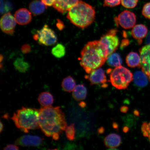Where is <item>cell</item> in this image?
Instances as JSON below:
<instances>
[{
    "label": "cell",
    "mask_w": 150,
    "mask_h": 150,
    "mask_svg": "<svg viewBox=\"0 0 150 150\" xmlns=\"http://www.w3.org/2000/svg\"><path fill=\"white\" fill-rule=\"evenodd\" d=\"M138 0H121L123 6L127 8H133L137 4Z\"/></svg>",
    "instance_id": "27"
},
{
    "label": "cell",
    "mask_w": 150,
    "mask_h": 150,
    "mask_svg": "<svg viewBox=\"0 0 150 150\" xmlns=\"http://www.w3.org/2000/svg\"><path fill=\"white\" fill-rule=\"evenodd\" d=\"M117 31L112 30L101 38L100 42L108 54V56L113 53L119 45V40L116 35Z\"/></svg>",
    "instance_id": "7"
},
{
    "label": "cell",
    "mask_w": 150,
    "mask_h": 150,
    "mask_svg": "<svg viewBox=\"0 0 150 150\" xmlns=\"http://www.w3.org/2000/svg\"><path fill=\"white\" fill-rule=\"evenodd\" d=\"M148 29L144 24H139L135 25L131 30V35L134 39L138 41L141 44L142 39L145 38L148 33Z\"/></svg>",
    "instance_id": "15"
},
{
    "label": "cell",
    "mask_w": 150,
    "mask_h": 150,
    "mask_svg": "<svg viewBox=\"0 0 150 150\" xmlns=\"http://www.w3.org/2000/svg\"><path fill=\"white\" fill-rule=\"evenodd\" d=\"M110 79L112 85L116 88L125 89L133 80V76L130 70L121 65L112 70Z\"/></svg>",
    "instance_id": "5"
},
{
    "label": "cell",
    "mask_w": 150,
    "mask_h": 150,
    "mask_svg": "<svg viewBox=\"0 0 150 150\" xmlns=\"http://www.w3.org/2000/svg\"><path fill=\"white\" fill-rule=\"evenodd\" d=\"M52 55L59 59L64 57L66 53L64 46L61 44H57L52 48Z\"/></svg>",
    "instance_id": "25"
},
{
    "label": "cell",
    "mask_w": 150,
    "mask_h": 150,
    "mask_svg": "<svg viewBox=\"0 0 150 150\" xmlns=\"http://www.w3.org/2000/svg\"><path fill=\"white\" fill-rule=\"evenodd\" d=\"M16 23L14 17L10 13H6L1 18L0 24L1 30L7 34L13 35L14 33Z\"/></svg>",
    "instance_id": "9"
},
{
    "label": "cell",
    "mask_w": 150,
    "mask_h": 150,
    "mask_svg": "<svg viewBox=\"0 0 150 150\" xmlns=\"http://www.w3.org/2000/svg\"><path fill=\"white\" fill-rule=\"evenodd\" d=\"M87 76L86 78L89 81L91 85L102 84L103 87H106L107 78L104 70L102 68H98L92 72Z\"/></svg>",
    "instance_id": "11"
},
{
    "label": "cell",
    "mask_w": 150,
    "mask_h": 150,
    "mask_svg": "<svg viewBox=\"0 0 150 150\" xmlns=\"http://www.w3.org/2000/svg\"><path fill=\"white\" fill-rule=\"evenodd\" d=\"M116 22L124 29H129L134 27L136 22V17L134 13L125 10L115 19Z\"/></svg>",
    "instance_id": "8"
},
{
    "label": "cell",
    "mask_w": 150,
    "mask_h": 150,
    "mask_svg": "<svg viewBox=\"0 0 150 150\" xmlns=\"http://www.w3.org/2000/svg\"><path fill=\"white\" fill-rule=\"evenodd\" d=\"M121 0H104L103 6L104 7H114L120 4Z\"/></svg>",
    "instance_id": "29"
},
{
    "label": "cell",
    "mask_w": 150,
    "mask_h": 150,
    "mask_svg": "<svg viewBox=\"0 0 150 150\" xmlns=\"http://www.w3.org/2000/svg\"><path fill=\"white\" fill-rule=\"evenodd\" d=\"M38 101L41 105L43 106H51L54 101L53 96L52 94L48 92H44L39 95Z\"/></svg>",
    "instance_id": "21"
},
{
    "label": "cell",
    "mask_w": 150,
    "mask_h": 150,
    "mask_svg": "<svg viewBox=\"0 0 150 150\" xmlns=\"http://www.w3.org/2000/svg\"><path fill=\"white\" fill-rule=\"evenodd\" d=\"M79 0H56L53 6L58 12L64 13L78 2Z\"/></svg>",
    "instance_id": "14"
},
{
    "label": "cell",
    "mask_w": 150,
    "mask_h": 150,
    "mask_svg": "<svg viewBox=\"0 0 150 150\" xmlns=\"http://www.w3.org/2000/svg\"><path fill=\"white\" fill-rule=\"evenodd\" d=\"M141 68L143 72L150 67V44H147L139 50Z\"/></svg>",
    "instance_id": "13"
},
{
    "label": "cell",
    "mask_w": 150,
    "mask_h": 150,
    "mask_svg": "<svg viewBox=\"0 0 150 150\" xmlns=\"http://www.w3.org/2000/svg\"><path fill=\"white\" fill-rule=\"evenodd\" d=\"M65 131L66 135L68 140L72 141L75 139L76 130L74 123L71 124L69 126L67 127Z\"/></svg>",
    "instance_id": "26"
},
{
    "label": "cell",
    "mask_w": 150,
    "mask_h": 150,
    "mask_svg": "<svg viewBox=\"0 0 150 150\" xmlns=\"http://www.w3.org/2000/svg\"><path fill=\"white\" fill-rule=\"evenodd\" d=\"M33 38L38 41L39 44L47 46L55 44L57 40L55 33L47 25H45L42 29L38 31L33 35Z\"/></svg>",
    "instance_id": "6"
},
{
    "label": "cell",
    "mask_w": 150,
    "mask_h": 150,
    "mask_svg": "<svg viewBox=\"0 0 150 150\" xmlns=\"http://www.w3.org/2000/svg\"><path fill=\"white\" fill-rule=\"evenodd\" d=\"M12 5L11 2L6 1L4 2V9L3 14L5 13H8L12 8Z\"/></svg>",
    "instance_id": "31"
},
{
    "label": "cell",
    "mask_w": 150,
    "mask_h": 150,
    "mask_svg": "<svg viewBox=\"0 0 150 150\" xmlns=\"http://www.w3.org/2000/svg\"><path fill=\"white\" fill-rule=\"evenodd\" d=\"M39 127L46 136L57 140L67 127L64 113L59 107L44 106L39 109Z\"/></svg>",
    "instance_id": "1"
},
{
    "label": "cell",
    "mask_w": 150,
    "mask_h": 150,
    "mask_svg": "<svg viewBox=\"0 0 150 150\" xmlns=\"http://www.w3.org/2000/svg\"><path fill=\"white\" fill-rule=\"evenodd\" d=\"M146 42L147 44H150V32L148 33L146 39Z\"/></svg>",
    "instance_id": "37"
},
{
    "label": "cell",
    "mask_w": 150,
    "mask_h": 150,
    "mask_svg": "<svg viewBox=\"0 0 150 150\" xmlns=\"http://www.w3.org/2000/svg\"><path fill=\"white\" fill-rule=\"evenodd\" d=\"M142 13L145 18L150 19V2L146 3L144 6Z\"/></svg>",
    "instance_id": "30"
},
{
    "label": "cell",
    "mask_w": 150,
    "mask_h": 150,
    "mask_svg": "<svg viewBox=\"0 0 150 150\" xmlns=\"http://www.w3.org/2000/svg\"><path fill=\"white\" fill-rule=\"evenodd\" d=\"M107 61L110 66L115 67L121 66L122 62L120 56L115 53H112L109 56Z\"/></svg>",
    "instance_id": "24"
},
{
    "label": "cell",
    "mask_w": 150,
    "mask_h": 150,
    "mask_svg": "<svg viewBox=\"0 0 150 150\" xmlns=\"http://www.w3.org/2000/svg\"><path fill=\"white\" fill-rule=\"evenodd\" d=\"M31 47L29 44H25L22 46L21 50L24 54L29 53L31 51Z\"/></svg>",
    "instance_id": "32"
},
{
    "label": "cell",
    "mask_w": 150,
    "mask_h": 150,
    "mask_svg": "<svg viewBox=\"0 0 150 150\" xmlns=\"http://www.w3.org/2000/svg\"><path fill=\"white\" fill-rule=\"evenodd\" d=\"M62 87L65 91L71 92L76 88V82L74 79L71 76L65 78L63 80L62 83Z\"/></svg>",
    "instance_id": "23"
},
{
    "label": "cell",
    "mask_w": 150,
    "mask_h": 150,
    "mask_svg": "<svg viewBox=\"0 0 150 150\" xmlns=\"http://www.w3.org/2000/svg\"><path fill=\"white\" fill-rule=\"evenodd\" d=\"M43 139L37 136L26 135L20 137L15 142L16 145L23 147L34 146L37 147L42 144Z\"/></svg>",
    "instance_id": "10"
},
{
    "label": "cell",
    "mask_w": 150,
    "mask_h": 150,
    "mask_svg": "<svg viewBox=\"0 0 150 150\" xmlns=\"http://www.w3.org/2000/svg\"><path fill=\"white\" fill-rule=\"evenodd\" d=\"M39 110L22 107L14 112L11 118L16 126L24 132L40 128L39 124Z\"/></svg>",
    "instance_id": "4"
},
{
    "label": "cell",
    "mask_w": 150,
    "mask_h": 150,
    "mask_svg": "<svg viewBox=\"0 0 150 150\" xmlns=\"http://www.w3.org/2000/svg\"><path fill=\"white\" fill-rule=\"evenodd\" d=\"M126 62L127 66L132 68L140 67L141 58L140 55L136 52H131L126 58Z\"/></svg>",
    "instance_id": "19"
},
{
    "label": "cell",
    "mask_w": 150,
    "mask_h": 150,
    "mask_svg": "<svg viewBox=\"0 0 150 150\" xmlns=\"http://www.w3.org/2000/svg\"><path fill=\"white\" fill-rule=\"evenodd\" d=\"M142 130L144 136L149 138L150 142V122L149 123H144L142 125Z\"/></svg>",
    "instance_id": "28"
},
{
    "label": "cell",
    "mask_w": 150,
    "mask_h": 150,
    "mask_svg": "<svg viewBox=\"0 0 150 150\" xmlns=\"http://www.w3.org/2000/svg\"><path fill=\"white\" fill-rule=\"evenodd\" d=\"M87 94V88L83 84L76 86L73 91L72 96L76 101L83 100L86 98Z\"/></svg>",
    "instance_id": "20"
},
{
    "label": "cell",
    "mask_w": 150,
    "mask_h": 150,
    "mask_svg": "<svg viewBox=\"0 0 150 150\" xmlns=\"http://www.w3.org/2000/svg\"><path fill=\"white\" fill-rule=\"evenodd\" d=\"M80 106H81L82 108H84L86 105V104L85 103L82 102L80 103L79 104Z\"/></svg>",
    "instance_id": "40"
},
{
    "label": "cell",
    "mask_w": 150,
    "mask_h": 150,
    "mask_svg": "<svg viewBox=\"0 0 150 150\" xmlns=\"http://www.w3.org/2000/svg\"><path fill=\"white\" fill-rule=\"evenodd\" d=\"M15 68L20 72L25 73L29 70L30 65L27 62L24 61L22 58L18 57L14 62Z\"/></svg>",
    "instance_id": "22"
},
{
    "label": "cell",
    "mask_w": 150,
    "mask_h": 150,
    "mask_svg": "<svg viewBox=\"0 0 150 150\" xmlns=\"http://www.w3.org/2000/svg\"><path fill=\"white\" fill-rule=\"evenodd\" d=\"M47 6H50L53 5L56 0H40Z\"/></svg>",
    "instance_id": "33"
},
{
    "label": "cell",
    "mask_w": 150,
    "mask_h": 150,
    "mask_svg": "<svg viewBox=\"0 0 150 150\" xmlns=\"http://www.w3.org/2000/svg\"><path fill=\"white\" fill-rule=\"evenodd\" d=\"M14 18L16 23L20 25H25L29 24L32 20L31 13L27 9H19L15 13Z\"/></svg>",
    "instance_id": "12"
},
{
    "label": "cell",
    "mask_w": 150,
    "mask_h": 150,
    "mask_svg": "<svg viewBox=\"0 0 150 150\" xmlns=\"http://www.w3.org/2000/svg\"><path fill=\"white\" fill-rule=\"evenodd\" d=\"M56 25H57V27L58 29L60 30H62L64 28V24L61 20L59 19L57 20V23Z\"/></svg>",
    "instance_id": "35"
},
{
    "label": "cell",
    "mask_w": 150,
    "mask_h": 150,
    "mask_svg": "<svg viewBox=\"0 0 150 150\" xmlns=\"http://www.w3.org/2000/svg\"><path fill=\"white\" fill-rule=\"evenodd\" d=\"M4 5V0H1V14H3Z\"/></svg>",
    "instance_id": "36"
},
{
    "label": "cell",
    "mask_w": 150,
    "mask_h": 150,
    "mask_svg": "<svg viewBox=\"0 0 150 150\" xmlns=\"http://www.w3.org/2000/svg\"><path fill=\"white\" fill-rule=\"evenodd\" d=\"M108 57L107 52L99 40L91 41L86 44L81 52L80 64L89 74L102 67Z\"/></svg>",
    "instance_id": "2"
},
{
    "label": "cell",
    "mask_w": 150,
    "mask_h": 150,
    "mask_svg": "<svg viewBox=\"0 0 150 150\" xmlns=\"http://www.w3.org/2000/svg\"><path fill=\"white\" fill-rule=\"evenodd\" d=\"M104 142L107 147L114 149L120 145L121 138V137L117 134H110L105 138Z\"/></svg>",
    "instance_id": "17"
},
{
    "label": "cell",
    "mask_w": 150,
    "mask_h": 150,
    "mask_svg": "<svg viewBox=\"0 0 150 150\" xmlns=\"http://www.w3.org/2000/svg\"><path fill=\"white\" fill-rule=\"evenodd\" d=\"M134 83L137 86L144 87L147 85L149 78L143 71H137L134 73L133 76Z\"/></svg>",
    "instance_id": "18"
},
{
    "label": "cell",
    "mask_w": 150,
    "mask_h": 150,
    "mask_svg": "<svg viewBox=\"0 0 150 150\" xmlns=\"http://www.w3.org/2000/svg\"><path fill=\"white\" fill-rule=\"evenodd\" d=\"M3 129V125L2 122H1V128H0V132L1 133Z\"/></svg>",
    "instance_id": "41"
},
{
    "label": "cell",
    "mask_w": 150,
    "mask_h": 150,
    "mask_svg": "<svg viewBox=\"0 0 150 150\" xmlns=\"http://www.w3.org/2000/svg\"><path fill=\"white\" fill-rule=\"evenodd\" d=\"M144 73H145V74L147 75L149 80L150 81V67H149V69H148L147 70H146Z\"/></svg>",
    "instance_id": "38"
},
{
    "label": "cell",
    "mask_w": 150,
    "mask_h": 150,
    "mask_svg": "<svg viewBox=\"0 0 150 150\" xmlns=\"http://www.w3.org/2000/svg\"><path fill=\"white\" fill-rule=\"evenodd\" d=\"M19 149V147L17 146L14 145H8L4 148V150H16Z\"/></svg>",
    "instance_id": "34"
},
{
    "label": "cell",
    "mask_w": 150,
    "mask_h": 150,
    "mask_svg": "<svg viewBox=\"0 0 150 150\" xmlns=\"http://www.w3.org/2000/svg\"><path fill=\"white\" fill-rule=\"evenodd\" d=\"M95 16L96 11L93 7L79 1L68 11L67 18L75 26L84 29L93 23Z\"/></svg>",
    "instance_id": "3"
},
{
    "label": "cell",
    "mask_w": 150,
    "mask_h": 150,
    "mask_svg": "<svg viewBox=\"0 0 150 150\" xmlns=\"http://www.w3.org/2000/svg\"><path fill=\"white\" fill-rule=\"evenodd\" d=\"M29 8L34 16H37L43 13L47 9V7L42 1L35 0L30 4Z\"/></svg>",
    "instance_id": "16"
},
{
    "label": "cell",
    "mask_w": 150,
    "mask_h": 150,
    "mask_svg": "<svg viewBox=\"0 0 150 150\" xmlns=\"http://www.w3.org/2000/svg\"><path fill=\"white\" fill-rule=\"evenodd\" d=\"M128 108L126 106H124L122 107L121 108V110L122 112H126L128 110Z\"/></svg>",
    "instance_id": "39"
}]
</instances>
